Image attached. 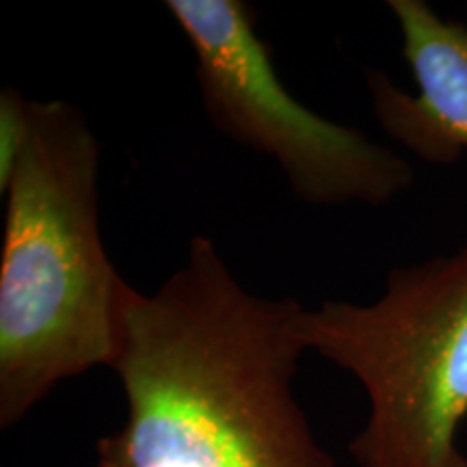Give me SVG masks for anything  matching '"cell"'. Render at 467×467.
<instances>
[{"label":"cell","instance_id":"obj_5","mask_svg":"<svg viewBox=\"0 0 467 467\" xmlns=\"http://www.w3.org/2000/svg\"><path fill=\"white\" fill-rule=\"evenodd\" d=\"M416 96L383 72H368L372 110L396 143L431 165H454L467 151V25L424 0H389Z\"/></svg>","mask_w":467,"mask_h":467},{"label":"cell","instance_id":"obj_2","mask_svg":"<svg viewBox=\"0 0 467 467\" xmlns=\"http://www.w3.org/2000/svg\"><path fill=\"white\" fill-rule=\"evenodd\" d=\"M100 143L83 110L31 100L26 148L3 192L0 426L66 379L113 368L132 285L109 260L98 200Z\"/></svg>","mask_w":467,"mask_h":467},{"label":"cell","instance_id":"obj_3","mask_svg":"<svg viewBox=\"0 0 467 467\" xmlns=\"http://www.w3.org/2000/svg\"><path fill=\"white\" fill-rule=\"evenodd\" d=\"M301 344L350 372L368 420L348 443L358 467H467V244L392 268L375 303L301 309Z\"/></svg>","mask_w":467,"mask_h":467},{"label":"cell","instance_id":"obj_1","mask_svg":"<svg viewBox=\"0 0 467 467\" xmlns=\"http://www.w3.org/2000/svg\"><path fill=\"white\" fill-rule=\"evenodd\" d=\"M301 309L251 295L192 238L159 290L128 292L113 366L126 422L98 441V467H337L292 388Z\"/></svg>","mask_w":467,"mask_h":467},{"label":"cell","instance_id":"obj_6","mask_svg":"<svg viewBox=\"0 0 467 467\" xmlns=\"http://www.w3.org/2000/svg\"><path fill=\"white\" fill-rule=\"evenodd\" d=\"M31 132V100L16 87L0 93V192L7 191Z\"/></svg>","mask_w":467,"mask_h":467},{"label":"cell","instance_id":"obj_4","mask_svg":"<svg viewBox=\"0 0 467 467\" xmlns=\"http://www.w3.org/2000/svg\"><path fill=\"white\" fill-rule=\"evenodd\" d=\"M197 61L203 109L217 130L273 156L290 189L314 206H385L416 173L394 150L336 124L290 96L243 0H167Z\"/></svg>","mask_w":467,"mask_h":467}]
</instances>
